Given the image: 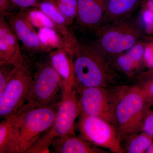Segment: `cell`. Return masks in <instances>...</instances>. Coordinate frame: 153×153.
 I'll return each instance as SVG.
<instances>
[{
    "label": "cell",
    "instance_id": "obj_5",
    "mask_svg": "<svg viewBox=\"0 0 153 153\" xmlns=\"http://www.w3.org/2000/svg\"><path fill=\"white\" fill-rule=\"evenodd\" d=\"M62 86V79L52 66L49 57L39 60L35 63L33 83L27 100L16 114L57 102Z\"/></svg>",
    "mask_w": 153,
    "mask_h": 153
},
{
    "label": "cell",
    "instance_id": "obj_9",
    "mask_svg": "<svg viewBox=\"0 0 153 153\" xmlns=\"http://www.w3.org/2000/svg\"><path fill=\"white\" fill-rule=\"evenodd\" d=\"M76 127L78 136L88 142L114 153H124L116 126L100 118L80 113Z\"/></svg>",
    "mask_w": 153,
    "mask_h": 153
},
{
    "label": "cell",
    "instance_id": "obj_24",
    "mask_svg": "<svg viewBox=\"0 0 153 153\" xmlns=\"http://www.w3.org/2000/svg\"><path fill=\"white\" fill-rule=\"evenodd\" d=\"M19 63L15 64L5 63L0 64V91L3 90L6 84L16 71Z\"/></svg>",
    "mask_w": 153,
    "mask_h": 153
},
{
    "label": "cell",
    "instance_id": "obj_22",
    "mask_svg": "<svg viewBox=\"0 0 153 153\" xmlns=\"http://www.w3.org/2000/svg\"><path fill=\"white\" fill-rule=\"evenodd\" d=\"M72 25L78 13V0H50Z\"/></svg>",
    "mask_w": 153,
    "mask_h": 153
},
{
    "label": "cell",
    "instance_id": "obj_30",
    "mask_svg": "<svg viewBox=\"0 0 153 153\" xmlns=\"http://www.w3.org/2000/svg\"><path fill=\"white\" fill-rule=\"evenodd\" d=\"M146 153H153V141Z\"/></svg>",
    "mask_w": 153,
    "mask_h": 153
},
{
    "label": "cell",
    "instance_id": "obj_15",
    "mask_svg": "<svg viewBox=\"0 0 153 153\" xmlns=\"http://www.w3.org/2000/svg\"><path fill=\"white\" fill-rule=\"evenodd\" d=\"M142 1L107 0L106 9L100 27L132 16L133 14L139 7Z\"/></svg>",
    "mask_w": 153,
    "mask_h": 153
},
{
    "label": "cell",
    "instance_id": "obj_6",
    "mask_svg": "<svg viewBox=\"0 0 153 153\" xmlns=\"http://www.w3.org/2000/svg\"><path fill=\"white\" fill-rule=\"evenodd\" d=\"M35 64L27 57L0 91V117L7 118L16 114L26 102L33 80Z\"/></svg>",
    "mask_w": 153,
    "mask_h": 153
},
{
    "label": "cell",
    "instance_id": "obj_3",
    "mask_svg": "<svg viewBox=\"0 0 153 153\" xmlns=\"http://www.w3.org/2000/svg\"><path fill=\"white\" fill-rule=\"evenodd\" d=\"M128 86L122 84L77 88L80 113L116 126V108Z\"/></svg>",
    "mask_w": 153,
    "mask_h": 153
},
{
    "label": "cell",
    "instance_id": "obj_19",
    "mask_svg": "<svg viewBox=\"0 0 153 153\" xmlns=\"http://www.w3.org/2000/svg\"><path fill=\"white\" fill-rule=\"evenodd\" d=\"M153 138L140 132L121 137V145L124 153H146L153 142Z\"/></svg>",
    "mask_w": 153,
    "mask_h": 153
},
{
    "label": "cell",
    "instance_id": "obj_7",
    "mask_svg": "<svg viewBox=\"0 0 153 153\" xmlns=\"http://www.w3.org/2000/svg\"><path fill=\"white\" fill-rule=\"evenodd\" d=\"M152 106L139 86H128L115 111L116 126L121 137L141 132L143 121Z\"/></svg>",
    "mask_w": 153,
    "mask_h": 153
},
{
    "label": "cell",
    "instance_id": "obj_18",
    "mask_svg": "<svg viewBox=\"0 0 153 153\" xmlns=\"http://www.w3.org/2000/svg\"><path fill=\"white\" fill-rule=\"evenodd\" d=\"M38 33L41 42L50 51L63 49L74 57L79 49V46L76 47L71 44L57 30L43 28L38 29Z\"/></svg>",
    "mask_w": 153,
    "mask_h": 153
},
{
    "label": "cell",
    "instance_id": "obj_17",
    "mask_svg": "<svg viewBox=\"0 0 153 153\" xmlns=\"http://www.w3.org/2000/svg\"><path fill=\"white\" fill-rule=\"evenodd\" d=\"M36 8L43 12L54 22L61 30L64 37L70 43L76 47L79 46V42L71 28L72 25L52 1L50 0H44L39 3Z\"/></svg>",
    "mask_w": 153,
    "mask_h": 153
},
{
    "label": "cell",
    "instance_id": "obj_14",
    "mask_svg": "<svg viewBox=\"0 0 153 153\" xmlns=\"http://www.w3.org/2000/svg\"><path fill=\"white\" fill-rule=\"evenodd\" d=\"M51 146L52 152L55 153H108L75 135L56 138Z\"/></svg>",
    "mask_w": 153,
    "mask_h": 153
},
{
    "label": "cell",
    "instance_id": "obj_12",
    "mask_svg": "<svg viewBox=\"0 0 153 153\" xmlns=\"http://www.w3.org/2000/svg\"><path fill=\"white\" fill-rule=\"evenodd\" d=\"M49 61L62 79V91L72 90L77 86L74 66V56L63 49L49 52Z\"/></svg>",
    "mask_w": 153,
    "mask_h": 153
},
{
    "label": "cell",
    "instance_id": "obj_29",
    "mask_svg": "<svg viewBox=\"0 0 153 153\" xmlns=\"http://www.w3.org/2000/svg\"><path fill=\"white\" fill-rule=\"evenodd\" d=\"M138 84L153 81V68L140 73L136 76Z\"/></svg>",
    "mask_w": 153,
    "mask_h": 153
},
{
    "label": "cell",
    "instance_id": "obj_10",
    "mask_svg": "<svg viewBox=\"0 0 153 153\" xmlns=\"http://www.w3.org/2000/svg\"><path fill=\"white\" fill-rule=\"evenodd\" d=\"M5 19L17 38L30 54L51 52L41 42L36 28L28 21L22 11L9 13L6 15Z\"/></svg>",
    "mask_w": 153,
    "mask_h": 153
},
{
    "label": "cell",
    "instance_id": "obj_25",
    "mask_svg": "<svg viewBox=\"0 0 153 153\" xmlns=\"http://www.w3.org/2000/svg\"><path fill=\"white\" fill-rule=\"evenodd\" d=\"M141 132L153 138V109L151 108L145 116L142 126Z\"/></svg>",
    "mask_w": 153,
    "mask_h": 153
},
{
    "label": "cell",
    "instance_id": "obj_26",
    "mask_svg": "<svg viewBox=\"0 0 153 153\" xmlns=\"http://www.w3.org/2000/svg\"><path fill=\"white\" fill-rule=\"evenodd\" d=\"M44 0H12L14 7L25 10L31 8H36L39 3Z\"/></svg>",
    "mask_w": 153,
    "mask_h": 153
},
{
    "label": "cell",
    "instance_id": "obj_2",
    "mask_svg": "<svg viewBox=\"0 0 153 153\" xmlns=\"http://www.w3.org/2000/svg\"><path fill=\"white\" fill-rule=\"evenodd\" d=\"M79 114L77 88L61 91V98L57 102V110L52 126L27 153H49V147L56 138L75 135L76 120Z\"/></svg>",
    "mask_w": 153,
    "mask_h": 153
},
{
    "label": "cell",
    "instance_id": "obj_8",
    "mask_svg": "<svg viewBox=\"0 0 153 153\" xmlns=\"http://www.w3.org/2000/svg\"><path fill=\"white\" fill-rule=\"evenodd\" d=\"M57 102L17 115L20 153H27L54 122Z\"/></svg>",
    "mask_w": 153,
    "mask_h": 153
},
{
    "label": "cell",
    "instance_id": "obj_20",
    "mask_svg": "<svg viewBox=\"0 0 153 153\" xmlns=\"http://www.w3.org/2000/svg\"><path fill=\"white\" fill-rule=\"evenodd\" d=\"M22 11L28 21L38 30L47 28L57 30L65 37L60 28L46 14L39 9L36 8H31Z\"/></svg>",
    "mask_w": 153,
    "mask_h": 153
},
{
    "label": "cell",
    "instance_id": "obj_13",
    "mask_svg": "<svg viewBox=\"0 0 153 153\" xmlns=\"http://www.w3.org/2000/svg\"><path fill=\"white\" fill-rule=\"evenodd\" d=\"M24 57L16 34L5 18L0 17V64H18Z\"/></svg>",
    "mask_w": 153,
    "mask_h": 153
},
{
    "label": "cell",
    "instance_id": "obj_4",
    "mask_svg": "<svg viewBox=\"0 0 153 153\" xmlns=\"http://www.w3.org/2000/svg\"><path fill=\"white\" fill-rule=\"evenodd\" d=\"M95 33L97 38L94 44L108 56L127 51L143 35L139 22L133 16L101 26Z\"/></svg>",
    "mask_w": 153,
    "mask_h": 153
},
{
    "label": "cell",
    "instance_id": "obj_16",
    "mask_svg": "<svg viewBox=\"0 0 153 153\" xmlns=\"http://www.w3.org/2000/svg\"><path fill=\"white\" fill-rule=\"evenodd\" d=\"M0 153H20L16 114L0 123Z\"/></svg>",
    "mask_w": 153,
    "mask_h": 153
},
{
    "label": "cell",
    "instance_id": "obj_27",
    "mask_svg": "<svg viewBox=\"0 0 153 153\" xmlns=\"http://www.w3.org/2000/svg\"><path fill=\"white\" fill-rule=\"evenodd\" d=\"M139 86L147 102L153 106V81L137 84Z\"/></svg>",
    "mask_w": 153,
    "mask_h": 153
},
{
    "label": "cell",
    "instance_id": "obj_21",
    "mask_svg": "<svg viewBox=\"0 0 153 153\" xmlns=\"http://www.w3.org/2000/svg\"><path fill=\"white\" fill-rule=\"evenodd\" d=\"M109 57L115 69L127 76L131 77L133 76L135 71L137 69L126 52L111 55Z\"/></svg>",
    "mask_w": 153,
    "mask_h": 153
},
{
    "label": "cell",
    "instance_id": "obj_23",
    "mask_svg": "<svg viewBox=\"0 0 153 153\" xmlns=\"http://www.w3.org/2000/svg\"><path fill=\"white\" fill-rule=\"evenodd\" d=\"M146 47V44L140 43V41L126 52L136 66L137 69L144 61Z\"/></svg>",
    "mask_w": 153,
    "mask_h": 153
},
{
    "label": "cell",
    "instance_id": "obj_28",
    "mask_svg": "<svg viewBox=\"0 0 153 153\" xmlns=\"http://www.w3.org/2000/svg\"><path fill=\"white\" fill-rule=\"evenodd\" d=\"M14 7L12 0H0V17L5 18Z\"/></svg>",
    "mask_w": 153,
    "mask_h": 153
},
{
    "label": "cell",
    "instance_id": "obj_11",
    "mask_svg": "<svg viewBox=\"0 0 153 153\" xmlns=\"http://www.w3.org/2000/svg\"><path fill=\"white\" fill-rule=\"evenodd\" d=\"M107 0H78L76 23L85 30H96L101 25Z\"/></svg>",
    "mask_w": 153,
    "mask_h": 153
},
{
    "label": "cell",
    "instance_id": "obj_1",
    "mask_svg": "<svg viewBox=\"0 0 153 153\" xmlns=\"http://www.w3.org/2000/svg\"><path fill=\"white\" fill-rule=\"evenodd\" d=\"M74 60L77 88L119 84L109 56L94 43H79Z\"/></svg>",
    "mask_w": 153,
    "mask_h": 153
}]
</instances>
